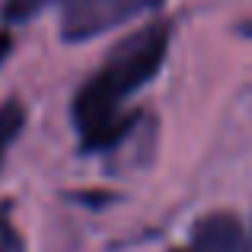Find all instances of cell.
<instances>
[{
  "instance_id": "cell-1",
  "label": "cell",
  "mask_w": 252,
  "mask_h": 252,
  "mask_svg": "<svg viewBox=\"0 0 252 252\" xmlns=\"http://www.w3.org/2000/svg\"><path fill=\"white\" fill-rule=\"evenodd\" d=\"M169 42V19H154L125 35L105 55V61L86 77L70 105V118L83 150H109L131 131L125 105L163 70Z\"/></svg>"
},
{
  "instance_id": "cell-2",
  "label": "cell",
  "mask_w": 252,
  "mask_h": 252,
  "mask_svg": "<svg viewBox=\"0 0 252 252\" xmlns=\"http://www.w3.org/2000/svg\"><path fill=\"white\" fill-rule=\"evenodd\" d=\"M163 0H55L64 42H90L157 10Z\"/></svg>"
},
{
  "instance_id": "cell-3",
  "label": "cell",
  "mask_w": 252,
  "mask_h": 252,
  "mask_svg": "<svg viewBox=\"0 0 252 252\" xmlns=\"http://www.w3.org/2000/svg\"><path fill=\"white\" fill-rule=\"evenodd\" d=\"M172 252H252V236L243 220L230 211H211L198 217L189 230V240Z\"/></svg>"
},
{
  "instance_id": "cell-4",
  "label": "cell",
  "mask_w": 252,
  "mask_h": 252,
  "mask_svg": "<svg viewBox=\"0 0 252 252\" xmlns=\"http://www.w3.org/2000/svg\"><path fill=\"white\" fill-rule=\"evenodd\" d=\"M23 128H26V105L19 102V99L0 102V169H3V163H6L10 147L19 141Z\"/></svg>"
},
{
  "instance_id": "cell-5",
  "label": "cell",
  "mask_w": 252,
  "mask_h": 252,
  "mask_svg": "<svg viewBox=\"0 0 252 252\" xmlns=\"http://www.w3.org/2000/svg\"><path fill=\"white\" fill-rule=\"evenodd\" d=\"M0 252H26V240L13 220L10 201H0Z\"/></svg>"
},
{
  "instance_id": "cell-6",
  "label": "cell",
  "mask_w": 252,
  "mask_h": 252,
  "mask_svg": "<svg viewBox=\"0 0 252 252\" xmlns=\"http://www.w3.org/2000/svg\"><path fill=\"white\" fill-rule=\"evenodd\" d=\"M45 3H51V0H6L3 3V26H16V23H26V19L38 16L45 10Z\"/></svg>"
},
{
  "instance_id": "cell-7",
  "label": "cell",
  "mask_w": 252,
  "mask_h": 252,
  "mask_svg": "<svg viewBox=\"0 0 252 252\" xmlns=\"http://www.w3.org/2000/svg\"><path fill=\"white\" fill-rule=\"evenodd\" d=\"M240 32H243L246 38H252V23H243V26H240Z\"/></svg>"
}]
</instances>
